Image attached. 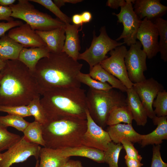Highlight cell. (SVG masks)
Segmentation results:
<instances>
[{
    "label": "cell",
    "mask_w": 167,
    "mask_h": 167,
    "mask_svg": "<svg viewBox=\"0 0 167 167\" xmlns=\"http://www.w3.org/2000/svg\"><path fill=\"white\" fill-rule=\"evenodd\" d=\"M82 66L65 53H50L38 62L33 73L40 94L57 89L80 88L77 76Z\"/></svg>",
    "instance_id": "6da1fadb"
},
{
    "label": "cell",
    "mask_w": 167,
    "mask_h": 167,
    "mask_svg": "<svg viewBox=\"0 0 167 167\" xmlns=\"http://www.w3.org/2000/svg\"><path fill=\"white\" fill-rule=\"evenodd\" d=\"M5 62L0 71V105H28L40 95L33 73L18 59Z\"/></svg>",
    "instance_id": "7a4b0ae2"
},
{
    "label": "cell",
    "mask_w": 167,
    "mask_h": 167,
    "mask_svg": "<svg viewBox=\"0 0 167 167\" xmlns=\"http://www.w3.org/2000/svg\"><path fill=\"white\" fill-rule=\"evenodd\" d=\"M40 103L48 121L66 117L86 120V94L81 88L57 89L44 93Z\"/></svg>",
    "instance_id": "3957f363"
},
{
    "label": "cell",
    "mask_w": 167,
    "mask_h": 167,
    "mask_svg": "<svg viewBox=\"0 0 167 167\" xmlns=\"http://www.w3.org/2000/svg\"><path fill=\"white\" fill-rule=\"evenodd\" d=\"M45 147L60 149L82 145L87 129L86 120L66 117L48 121L42 125Z\"/></svg>",
    "instance_id": "277c9868"
},
{
    "label": "cell",
    "mask_w": 167,
    "mask_h": 167,
    "mask_svg": "<svg viewBox=\"0 0 167 167\" xmlns=\"http://www.w3.org/2000/svg\"><path fill=\"white\" fill-rule=\"evenodd\" d=\"M114 88L108 91L89 88L86 94L87 109L92 119L103 128L106 125L110 113L114 108L126 106V97Z\"/></svg>",
    "instance_id": "5b68a950"
},
{
    "label": "cell",
    "mask_w": 167,
    "mask_h": 167,
    "mask_svg": "<svg viewBox=\"0 0 167 167\" xmlns=\"http://www.w3.org/2000/svg\"><path fill=\"white\" fill-rule=\"evenodd\" d=\"M10 6L12 11V17L23 20L35 31H48L65 25L59 19L36 9L29 0H19L16 4Z\"/></svg>",
    "instance_id": "8992f818"
},
{
    "label": "cell",
    "mask_w": 167,
    "mask_h": 167,
    "mask_svg": "<svg viewBox=\"0 0 167 167\" xmlns=\"http://www.w3.org/2000/svg\"><path fill=\"white\" fill-rule=\"evenodd\" d=\"M100 31V35L97 36L94 31L90 47L83 53H80L78 57V60H84L88 63L90 69L107 58L106 54L108 52L124 44L111 38L105 26L101 27Z\"/></svg>",
    "instance_id": "52a82bcc"
},
{
    "label": "cell",
    "mask_w": 167,
    "mask_h": 167,
    "mask_svg": "<svg viewBox=\"0 0 167 167\" xmlns=\"http://www.w3.org/2000/svg\"><path fill=\"white\" fill-rule=\"evenodd\" d=\"M41 148L39 145L30 142L23 136L5 152L0 153V167H10L14 164L26 161L31 156L38 160Z\"/></svg>",
    "instance_id": "ba28073f"
},
{
    "label": "cell",
    "mask_w": 167,
    "mask_h": 167,
    "mask_svg": "<svg viewBox=\"0 0 167 167\" xmlns=\"http://www.w3.org/2000/svg\"><path fill=\"white\" fill-rule=\"evenodd\" d=\"M135 1L126 0L125 4L120 7L119 13H113L117 17L118 23H122L123 26L122 33L116 41H118L123 39L124 44L130 46L136 41L137 32L142 21L139 18L134 11L133 4Z\"/></svg>",
    "instance_id": "9c48e42d"
},
{
    "label": "cell",
    "mask_w": 167,
    "mask_h": 167,
    "mask_svg": "<svg viewBox=\"0 0 167 167\" xmlns=\"http://www.w3.org/2000/svg\"><path fill=\"white\" fill-rule=\"evenodd\" d=\"M139 41L130 45L125 57V62L128 77L133 83L141 82L146 78L144 72L146 71L147 56L142 49Z\"/></svg>",
    "instance_id": "30bf717a"
},
{
    "label": "cell",
    "mask_w": 167,
    "mask_h": 167,
    "mask_svg": "<svg viewBox=\"0 0 167 167\" xmlns=\"http://www.w3.org/2000/svg\"><path fill=\"white\" fill-rule=\"evenodd\" d=\"M127 50L126 47L123 45L117 47L110 51V56L100 64L129 89L132 87L133 83L129 79L125 64V57Z\"/></svg>",
    "instance_id": "8fae6325"
},
{
    "label": "cell",
    "mask_w": 167,
    "mask_h": 167,
    "mask_svg": "<svg viewBox=\"0 0 167 167\" xmlns=\"http://www.w3.org/2000/svg\"><path fill=\"white\" fill-rule=\"evenodd\" d=\"M146 111L148 117L152 119L155 116L152 104L158 93L163 91V86L153 78L133 83L132 86Z\"/></svg>",
    "instance_id": "7c38bea8"
},
{
    "label": "cell",
    "mask_w": 167,
    "mask_h": 167,
    "mask_svg": "<svg viewBox=\"0 0 167 167\" xmlns=\"http://www.w3.org/2000/svg\"><path fill=\"white\" fill-rule=\"evenodd\" d=\"M158 36V29L154 24L147 18H144L138 29L137 39L141 43L148 59L152 58L159 52Z\"/></svg>",
    "instance_id": "4fadbf2b"
},
{
    "label": "cell",
    "mask_w": 167,
    "mask_h": 167,
    "mask_svg": "<svg viewBox=\"0 0 167 167\" xmlns=\"http://www.w3.org/2000/svg\"><path fill=\"white\" fill-rule=\"evenodd\" d=\"M86 114L87 127L83 137L82 145L105 151L111 141L108 133L94 121L88 109Z\"/></svg>",
    "instance_id": "5bb4252c"
},
{
    "label": "cell",
    "mask_w": 167,
    "mask_h": 167,
    "mask_svg": "<svg viewBox=\"0 0 167 167\" xmlns=\"http://www.w3.org/2000/svg\"><path fill=\"white\" fill-rule=\"evenodd\" d=\"M7 35L25 48L46 46L45 43L35 31L26 23L11 29Z\"/></svg>",
    "instance_id": "9a60e30c"
},
{
    "label": "cell",
    "mask_w": 167,
    "mask_h": 167,
    "mask_svg": "<svg viewBox=\"0 0 167 167\" xmlns=\"http://www.w3.org/2000/svg\"><path fill=\"white\" fill-rule=\"evenodd\" d=\"M134 4V11L140 20L146 17L152 21L164 15L167 11V6L160 0H136Z\"/></svg>",
    "instance_id": "2e32d148"
},
{
    "label": "cell",
    "mask_w": 167,
    "mask_h": 167,
    "mask_svg": "<svg viewBox=\"0 0 167 167\" xmlns=\"http://www.w3.org/2000/svg\"><path fill=\"white\" fill-rule=\"evenodd\" d=\"M106 131L110 139L115 143H121L123 139L127 140L133 143H140L141 134L133 128L132 124L119 123L108 126Z\"/></svg>",
    "instance_id": "e0dca14e"
},
{
    "label": "cell",
    "mask_w": 167,
    "mask_h": 167,
    "mask_svg": "<svg viewBox=\"0 0 167 167\" xmlns=\"http://www.w3.org/2000/svg\"><path fill=\"white\" fill-rule=\"evenodd\" d=\"M64 26L48 31H35L45 43L50 53L59 54L62 52L65 40Z\"/></svg>",
    "instance_id": "ac0fdd59"
},
{
    "label": "cell",
    "mask_w": 167,
    "mask_h": 167,
    "mask_svg": "<svg viewBox=\"0 0 167 167\" xmlns=\"http://www.w3.org/2000/svg\"><path fill=\"white\" fill-rule=\"evenodd\" d=\"M152 119L153 124L157 127L151 133L141 135L140 143L142 148L150 144L160 145L163 140L167 139V116H155Z\"/></svg>",
    "instance_id": "d6986e66"
},
{
    "label": "cell",
    "mask_w": 167,
    "mask_h": 167,
    "mask_svg": "<svg viewBox=\"0 0 167 167\" xmlns=\"http://www.w3.org/2000/svg\"><path fill=\"white\" fill-rule=\"evenodd\" d=\"M80 26L66 24L64 27L65 40L62 52L76 61L81 49L79 34Z\"/></svg>",
    "instance_id": "ffe728a7"
},
{
    "label": "cell",
    "mask_w": 167,
    "mask_h": 167,
    "mask_svg": "<svg viewBox=\"0 0 167 167\" xmlns=\"http://www.w3.org/2000/svg\"><path fill=\"white\" fill-rule=\"evenodd\" d=\"M126 103L137 125L144 126L148 118L146 111L136 92L133 88L127 89Z\"/></svg>",
    "instance_id": "44dd1931"
},
{
    "label": "cell",
    "mask_w": 167,
    "mask_h": 167,
    "mask_svg": "<svg viewBox=\"0 0 167 167\" xmlns=\"http://www.w3.org/2000/svg\"><path fill=\"white\" fill-rule=\"evenodd\" d=\"M46 46L27 48L24 47L20 52L18 60L33 73L38 62L50 54Z\"/></svg>",
    "instance_id": "7402d4cb"
},
{
    "label": "cell",
    "mask_w": 167,
    "mask_h": 167,
    "mask_svg": "<svg viewBox=\"0 0 167 167\" xmlns=\"http://www.w3.org/2000/svg\"><path fill=\"white\" fill-rule=\"evenodd\" d=\"M57 149L61 155L66 157L81 156L88 158L98 163H105L104 151L97 149L82 145Z\"/></svg>",
    "instance_id": "603a6c76"
},
{
    "label": "cell",
    "mask_w": 167,
    "mask_h": 167,
    "mask_svg": "<svg viewBox=\"0 0 167 167\" xmlns=\"http://www.w3.org/2000/svg\"><path fill=\"white\" fill-rule=\"evenodd\" d=\"M38 167H63L70 157L62 156L57 149L41 148Z\"/></svg>",
    "instance_id": "cb8c5ba5"
},
{
    "label": "cell",
    "mask_w": 167,
    "mask_h": 167,
    "mask_svg": "<svg viewBox=\"0 0 167 167\" xmlns=\"http://www.w3.org/2000/svg\"><path fill=\"white\" fill-rule=\"evenodd\" d=\"M24 47L7 35H5L0 38V59L4 61L17 60Z\"/></svg>",
    "instance_id": "d4e9b609"
},
{
    "label": "cell",
    "mask_w": 167,
    "mask_h": 167,
    "mask_svg": "<svg viewBox=\"0 0 167 167\" xmlns=\"http://www.w3.org/2000/svg\"><path fill=\"white\" fill-rule=\"evenodd\" d=\"M93 79L102 83H107L113 88L126 92L127 88L119 79L104 69L100 63L90 69L89 73Z\"/></svg>",
    "instance_id": "484cf974"
},
{
    "label": "cell",
    "mask_w": 167,
    "mask_h": 167,
    "mask_svg": "<svg viewBox=\"0 0 167 167\" xmlns=\"http://www.w3.org/2000/svg\"><path fill=\"white\" fill-rule=\"evenodd\" d=\"M132 114L126 106L117 107L111 111L106 122V125L111 126L121 122L132 124L133 120Z\"/></svg>",
    "instance_id": "4316f807"
},
{
    "label": "cell",
    "mask_w": 167,
    "mask_h": 167,
    "mask_svg": "<svg viewBox=\"0 0 167 167\" xmlns=\"http://www.w3.org/2000/svg\"><path fill=\"white\" fill-rule=\"evenodd\" d=\"M23 133L24 136L30 142L45 147L41 124L35 121L29 123Z\"/></svg>",
    "instance_id": "83f0119b"
},
{
    "label": "cell",
    "mask_w": 167,
    "mask_h": 167,
    "mask_svg": "<svg viewBox=\"0 0 167 167\" xmlns=\"http://www.w3.org/2000/svg\"><path fill=\"white\" fill-rule=\"evenodd\" d=\"M156 26L160 37L159 42V52L161 59L167 61V20L161 17L152 21Z\"/></svg>",
    "instance_id": "f1b7e54d"
},
{
    "label": "cell",
    "mask_w": 167,
    "mask_h": 167,
    "mask_svg": "<svg viewBox=\"0 0 167 167\" xmlns=\"http://www.w3.org/2000/svg\"><path fill=\"white\" fill-rule=\"evenodd\" d=\"M121 143L116 144L110 142L106 150L104 151V161L109 167H118V161L120 152L123 148Z\"/></svg>",
    "instance_id": "f546056e"
},
{
    "label": "cell",
    "mask_w": 167,
    "mask_h": 167,
    "mask_svg": "<svg viewBox=\"0 0 167 167\" xmlns=\"http://www.w3.org/2000/svg\"><path fill=\"white\" fill-rule=\"evenodd\" d=\"M40 101V96H36L27 106L31 116L35 118V121L44 125L47 122L48 119Z\"/></svg>",
    "instance_id": "4dcf8cb0"
},
{
    "label": "cell",
    "mask_w": 167,
    "mask_h": 167,
    "mask_svg": "<svg viewBox=\"0 0 167 167\" xmlns=\"http://www.w3.org/2000/svg\"><path fill=\"white\" fill-rule=\"evenodd\" d=\"M0 123V152L6 150L19 141L20 135L9 132Z\"/></svg>",
    "instance_id": "1f68e13d"
},
{
    "label": "cell",
    "mask_w": 167,
    "mask_h": 167,
    "mask_svg": "<svg viewBox=\"0 0 167 167\" xmlns=\"http://www.w3.org/2000/svg\"><path fill=\"white\" fill-rule=\"evenodd\" d=\"M29 123L23 118L17 116L8 114L5 116H0V123L3 126L6 128L12 127L23 132Z\"/></svg>",
    "instance_id": "d6a6232c"
},
{
    "label": "cell",
    "mask_w": 167,
    "mask_h": 167,
    "mask_svg": "<svg viewBox=\"0 0 167 167\" xmlns=\"http://www.w3.org/2000/svg\"><path fill=\"white\" fill-rule=\"evenodd\" d=\"M77 78L80 83H83L89 87V88L99 90L108 91L113 88L107 83H102L92 78L88 74L80 72Z\"/></svg>",
    "instance_id": "836d02e7"
},
{
    "label": "cell",
    "mask_w": 167,
    "mask_h": 167,
    "mask_svg": "<svg viewBox=\"0 0 167 167\" xmlns=\"http://www.w3.org/2000/svg\"><path fill=\"white\" fill-rule=\"evenodd\" d=\"M154 100L152 107L155 108L154 113L158 117L167 116V92L165 90L159 92Z\"/></svg>",
    "instance_id": "e575fe53"
},
{
    "label": "cell",
    "mask_w": 167,
    "mask_h": 167,
    "mask_svg": "<svg viewBox=\"0 0 167 167\" xmlns=\"http://www.w3.org/2000/svg\"><path fill=\"white\" fill-rule=\"evenodd\" d=\"M30 1L38 3L45 7L54 14L64 24H70L71 18L63 13L51 0H30Z\"/></svg>",
    "instance_id": "d590c367"
},
{
    "label": "cell",
    "mask_w": 167,
    "mask_h": 167,
    "mask_svg": "<svg viewBox=\"0 0 167 167\" xmlns=\"http://www.w3.org/2000/svg\"><path fill=\"white\" fill-rule=\"evenodd\" d=\"M0 111L6 112L8 114L23 118L31 116L27 105L4 106L0 105Z\"/></svg>",
    "instance_id": "8d00e7d4"
},
{
    "label": "cell",
    "mask_w": 167,
    "mask_h": 167,
    "mask_svg": "<svg viewBox=\"0 0 167 167\" xmlns=\"http://www.w3.org/2000/svg\"><path fill=\"white\" fill-rule=\"evenodd\" d=\"M121 143L126 153V155L130 158L141 161L142 157L140 155L138 151L134 146L133 144L131 142L125 139L122 140Z\"/></svg>",
    "instance_id": "74e56055"
},
{
    "label": "cell",
    "mask_w": 167,
    "mask_h": 167,
    "mask_svg": "<svg viewBox=\"0 0 167 167\" xmlns=\"http://www.w3.org/2000/svg\"><path fill=\"white\" fill-rule=\"evenodd\" d=\"M160 149V145H153L151 167H167V164L161 158Z\"/></svg>",
    "instance_id": "f35d334b"
},
{
    "label": "cell",
    "mask_w": 167,
    "mask_h": 167,
    "mask_svg": "<svg viewBox=\"0 0 167 167\" xmlns=\"http://www.w3.org/2000/svg\"><path fill=\"white\" fill-rule=\"evenodd\" d=\"M23 24L20 20H13L7 22H0V37L5 35V33L11 29L16 26H19Z\"/></svg>",
    "instance_id": "ab89813d"
},
{
    "label": "cell",
    "mask_w": 167,
    "mask_h": 167,
    "mask_svg": "<svg viewBox=\"0 0 167 167\" xmlns=\"http://www.w3.org/2000/svg\"><path fill=\"white\" fill-rule=\"evenodd\" d=\"M12 10L10 6L0 5V20H5L7 22L14 20L11 17Z\"/></svg>",
    "instance_id": "60d3db41"
},
{
    "label": "cell",
    "mask_w": 167,
    "mask_h": 167,
    "mask_svg": "<svg viewBox=\"0 0 167 167\" xmlns=\"http://www.w3.org/2000/svg\"><path fill=\"white\" fill-rule=\"evenodd\" d=\"M126 3V0H108L106 5L113 9H118L124 5Z\"/></svg>",
    "instance_id": "b9f144b4"
},
{
    "label": "cell",
    "mask_w": 167,
    "mask_h": 167,
    "mask_svg": "<svg viewBox=\"0 0 167 167\" xmlns=\"http://www.w3.org/2000/svg\"><path fill=\"white\" fill-rule=\"evenodd\" d=\"M124 158L127 167H141L143 165L141 161L130 158L126 155Z\"/></svg>",
    "instance_id": "7bdbcfd3"
},
{
    "label": "cell",
    "mask_w": 167,
    "mask_h": 167,
    "mask_svg": "<svg viewBox=\"0 0 167 167\" xmlns=\"http://www.w3.org/2000/svg\"><path fill=\"white\" fill-rule=\"evenodd\" d=\"M82 0H54L53 2L59 8L64 6L65 3H69L72 4H76L82 2Z\"/></svg>",
    "instance_id": "ee69618b"
},
{
    "label": "cell",
    "mask_w": 167,
    "mask_h": 167,
    "mask_svg": "<svg viewBox=\"0 0 167 167\" xmlns=\"http://www.w3.org/2000/svg\"><path fill=\"white\" fill-rule=\"evenodd\" d=\"M63 167H83L81 162L79 160H68Z\"/></svg>",
    "instance_id": "f6af8a7d"
},
{
    "label": "cell",
    "mask_w": 167,
    "mask_h": 167,
    "mask_svg": "<svg viewBox=\"0 0 167 167\" xmlns=\"http://www.w3.org/2000/svg\"><path fill=\"white\" fill-rule=\"evenodd\" d=\"M71 19V22L74 25L81 26L83 24L81 14H76L74 15Z\"/></svg>",
    "instance_id": "bcb514c9"
},
{
    "label": "cell",
    "mask_w": 167,
    "mask_h": 167,
    "mask_svg": "<svg viewBox=\"0 0 167 167\" xmlns=\"http://www.w3.org/2000/svg\"><path fill=\"white\" fill-rule=\"evenodd\" d=\"M83 23L90 22L92 19V15L91 13L88 11H84L81 14Z\"/></svg>",
    "instance_id": "7dc6e473"
},
{
    "label": "cell",
    "mask_w": 167,
    "mask_h": 167,
    "mask_svg": "<svg viewBox=\"0 0 167 167\" xmlns=\"http://www.w3.org/2000/svg\"><path fill=\"white\" fill-rule=\"evenodd\" d=\"M15 0H0V5L5 6H10L14 4Z\"/></svg>",
    "instance_id": "c3c4849f"
},
{
    "label": "cell",
    "mask_w": 167,
    "mask_h": 167,
    "mask_svg": "<svg viewBox=\"0 0 167 167\" xmlns=\"http://www.w3.org/2000/svg\"><path fill=\"white\" fill-rule=\"evenodd\" d=\"M5 61L0 59V71L2 69L5 65Z\"/></svg>",
    "instance_id": "681fc988"
},
{
    "label": "cell",
    "mask_w": 167,
    "mask_h": 167,
    "mask_svg": "<svg viewBox=\"0 0 167 167\" xmlns=\"http://www.w3.org/2000/svg\"><path fill=\"white\" fill-rule=\"evenodd\" d=\"M39 160H37L36 165L35 167H38L39 165Z\"/></svg>",
    "instance_id": "f907efd6"
},
{
    "label": "cell",
    "mask_w": 167,
    "mask_h": 167,
    "mask_svg": "<svg viewBox=\"0 0 167 167\" xmlns=\"http://www.w3.org/2000/svg\"><path fill=\"white\" fill-rule=\"evenodd\" d=\"M0 80H1V76L0 75Z\"/></svg>",
    "instance_id": "816d5d0a"
}]
</instances>
